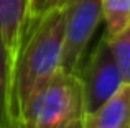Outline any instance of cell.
Masks as SVG:
<instances>
[{
  "label": "cell",
  "instance_id": "cell-1",
  "mask_svg": "<svg viewBox=\"0 0 130 128\" xmlns=\"http://www.w3.org/2000/svg\"><path fill=\"white\" fill-rule=\"evenodd\" d=\"M64 7L31 20L13 64V112L20 123L28 103L61 71Z\"/></svg>",
  "mask_w": 130,
  "mask_h": 128
},
{
  "label": "cell",
  "instance_id": "cell-2",
  "mask_svg": "<svg viewBox=\"0 0 130 128\" xmlns=\"http://www.w3.org/2000/svg\"><path fill=\"white\" fill-rule=\"evenodd\" d=\"M86 113L79 77L59 72L28 103L20 123L26 128H66Z\"/></svg>",
  "mask_w": 130,
  "mask_h": 128
},
{
  "label": "cell",
  "instance_id": "cell-3",
  "mask_svg": "<svg viewBox=\"0 0 130 128\" xmlns=\"http://www.w3.org/2000/svg\"><path fill=\"white\" fill-rule=\"evenodd\" d=\"M101 22V0H69L64 5V36L61 49L63 72L77 76L89 41Z\"/></svg>",
  "mask_w": 130,
  "mask_h": 128
},
{
  "label": "cell",
  "instance_id": "cell-4",
  "mask_svg": "<svg viewBox=\"0 0 130 128\" xmlns=\"http://www.w3.org/2000/svg\"><path fill=\"white\" fill-rule=\"evenodd\" d=\"M77 77L83 87L86 113L95 112L124 86L122 74L112 56L109 38L105 35L99 39L87 61L81 66Z\"/></svg>",
  "mask_w": 130,
  "mask_h": 128
},
{
  "label": "cell",
  "instance_id": "cell-5",
  "mask_svg": "<svg viewBox=\"0 0 130 128\" xmlns=\"http://www.w3.org/2000/svg\"><path fill=\"white\" fill-rule=\"evenodd\" d=\"M31 23V0H0V39L13 59Z\"/></svg>",
  "mask_w": 130,
  "mask_h": 128
},
{
  "label": "cell",
  "instance_id": "cell-6",
  "mask_svg": "<svg viewBox=\"0 0 130 128\" xmlns=\"http://www.w3.org/2000/svg\"><path fill=\"white\" fill-rule=\"evenodd\" d=\"M83 128H130V86L124 84L102 107L83 117Z\"/></svg>",
  "mask_w": 130,
  "mask_h": 128
},
{
  "label": "cell",
  "instance_id": "cell-7",
  "mask_svg": "<svg viewBox=\"0 0 130 128\" xmlns=\"http://www.w3.org/2000/svg\"><path fill=\"white\" fill-rule=\"evenodd\" d=\"M13 64L15 59L0 39V128H17L13 112Z\"/></svg>",
  "mask_w": 130,
  "mask_h": 128
},
{
  "label": "cell",
  "instance_id": "cell-8",
  "mask_svg": "<svg viewBox=\"0 0 130 128\" xmlns=\"http://www.w3.org/2000/svg\"><path fill=\"white\" fill-rule=\"evenodd\" d=\"M101 5L107 38L119 35L130 25V0H101Z\"/></svg>",
  "mask_w": 130,
  "mask_h": 128
},
{
  "label": "cell",
  "instance_id": "cell-9",
  "mask_svg": "<svg viewBox=\"0 0 130 128\" xmlns=\"http://www.w3.org/2000/svg\"><path fill=\"white\" fill-rule=\"evenodd\" d=\"M109 46L122 74L124 84L130 86V25L125 30H122L119 35L109 38Z\"/></svg>",
  "mask_w": 130,
  "mask_h": 128
},
{
  "label": "cell",
  "instance_id": "cell-10",
  "mask_svg": "<svg viewBox=\"0 0 130 128\" xmlns=\"http://www.w3.org/2000/svg\"><path fill=\"white\" fill-rule=\"evenodd\" d=\"M48 2L50 0H31V20L41 16L48 8Z\"/></svg>",
  "mask_w": 130,
  "mask_h": 128
},
{
  "label": "cell",
  "instance_id": "cell-11",
  "mask_svg": "<svg viewBox=\"0 0 130 128\" xmlns=\"http://www.w3.org/2000/svg\"><path fill=\"white\" fill-rule=\"evenodd\" d=\"M68 2H69V0H50V2H48L46 12H48V10H51V8H61V7H64ZM46 12H44V13H46Z\"/></svg>",
  "mask_w": 130,
  "mask_h": 128
},
{
  "label": "cell",
  "instance_id": "cell-12",
  "mask_svg": "<svg viewBox=\"0 0 130 128\" xmlns=\"http://www.w3.org/2000/svg\"><path fill=\"white\" fill-rule=\"evenodd\" d=\"M66 128H83V118H81V120H76V122H73L71 125H68Z\"/></svg>",
  "mask_w": 130,
  "mask_h": 128
},
{
  "label": "cell",
  "instance_id": "cell-13",
  "mask_svg": "<svg viewBox=\"0 0 130 128\" xmlns=\"http://www.w3.org/2000/svg\"><path fill=\"white\" fill-rule=\"evenodd\" d=\"M17 128H26V126L23 125V123H18V125H17Z\"/></svg>",
  "mask_w": 130,
  "mask_h": 128
}]
</instances>
